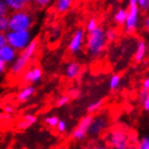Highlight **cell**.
<instances>
[{
  "label": "cell",
  "instance_id": "f35d334b",
  "mask_svg": "<svg viewBox=\"0 0 149 149\" xmlns=\"http://www.w3.org/2000/svg\"><path fill=\"white\" fill-rule=\"evenodd\" d=\"M144 25H145V27H146V29L149 28V18H148V17H146V18L145 19V21H144Z\"/></svg>",
  "mask_w": 149,
  "mask_h": 149
},
{
  "label": "cell",
  "instance_id": "d4e9b609",
  "mask_svg": "<svg viewBox=\"0 0 149 149\" xmlns=\"http://www.w3.org/2000/svg\"><path fill=\"white\" fill-rule=\"evenodd\" d=\"M105 34H106L107 41L113 42L118 38V33L115 29H113V28H110L108 31H106L105 32Z\"/></svg>",
  "mask_w": 149,
  "mask_h": 149
},
{
  "label": "cell",
  "instance_id": "4dcf8cb0",
  "mask_svg": "<svg viewBox=\"0 0 149 149\" xmlns=\"http://www.w3.org/2000/svg\"><path fill=\"white\" fill-rule=\"evenodd\" d=\"M33 1L39 7H46L52 3V0H33Z\"/></svg>",
  "mask_w": 149,
  "mask_h": 149
},
{
  "label": "cell",
  "instance_id": "ffe728a7",
  "mask_svg": "<svg viewBox=\"0 0 149 149\" xmlns=\"http://www.w3.org/2000/svg\"><path fill=\"white\" fill-rule=\"evenodd\" d=\"M102 104H103V100H98L97 101L91 103L89 106H88V109H87L88 113L92 114V113L96 112L99 109H100V107L102 106Z\"/></svg>",
  "mask_w": 149,
  "mask_h": 149
},
{
  "label": "cell",
  "instance_id": "277c9868",
  "mask_svg": "<svg viewBox=\"0 0 149 149\" xmlns=\"http://www.w3.org/2000/svg\"><path fill=\"white\" fill-rule=\"evenodd\" d=\"M6 42L17 52L23 51L32 41V33L29 30L11 31L6 33Z\"/></svg>",
  "mask_w": 149,
  "mask_h": 149
},
{
  "label": "cell",
  "instance_id": "484cf974",
  "mask_svg": "<svg viewBox=\"0 0 149 149\" xmlns=\"http://www.w3.org/2000/svg\"><path fill=\"white\" fill-rule=\"evenodd\" d=\"M9 11L10 10L8 9V7L6 5L4 0H0V17L8 15V13H9Z\"/></svg>",
  "mask_w": 149,
  "mask_h": 149
},
{
  "label": "cell",
  "instance_id": "7402d4cb",
  "mask_svg": "<svg viewBox=\"0 0 149 149\" xmlns=\"http://www.w3.org/2000/svg\"><path fill=\"white\" fill-rule=\"evenodd\" d=\"M58 121H59V118L56 116L46 117L45 118V123L50 127H55L58 123Z\"/></svg>",
  "mask_w": 149,
  "mask_h": 149
},
{
  "label": "cell",
  "instance_id": "8992f818",
  "mask_svg": "<svg viewBox=\"0 0 149 149\" xmlns=\"http://www.w3.org/2000/svg\"><path fill=\"white\" fill-rule=\"evenodd\" d=\"M109 144L116 149H126L128 147V137L123 130H113L109 133Z\"/></svg>",
  "mask_w": 149,
  "mask_h": 149
},
{
  "label": "cell",
  "instance_id": "d590c367",
  "mask_svg": "<svg viewBox=\"0 0 149 149\" xmlns=\"http://www.w3.org/2000/svg\"><path fill=\"white\" fill-rule=\"evenodd\" d=\"M142 90L144 91H149V79L146 78L143 81V83H142Z\"/></svg>",
  "mask_w": 149,
  "mask_h": 149
},
{
  "label": "cell",
  "instance_id": "e0dca14e",
  "mask_svg": "<svg viewBox=\"0 0 149 149\" xmlns=\"http://www.w3.org/2000/svg\"><path fill=\"white\" fill-rule=\"evenodd\" d=\"M4 1L7 6L8 9L13 12L24 9V7L26 6V4L24 3L22 0H4Z\"/></svg>",
  "mask_w": 149,
  "mask_h": 149
},
{
  "label": "cell",
  "instance_id": "52a82bcc",
  "mask_svg": "<svg viewBox=\"0 0 149 149\" xmlns=\"http://www.w3.org/2000/svg\"><path fill=\"white\" fill-rule=\"evenodd\" d=\"M93 118L92 114H88L87 116H84L81 120L80 123L78 124L77 127L73 130L72 132V138L76 141H81L83 140L88 133V129L91 123Z\"/></svg>",
  "mask_w": 149,
  "mask_h": 149
},
{
  "label": "cell",
  "instance_id": "f1b7e54d",
  "mask_svg": "<svg viewBox=\"0 0 149 149\" xmlns=\"http://www.w3.org/2000/svg\"><path fill=\"white\" fill-rule=\"evenodd\" d=\"M137 6L140 10L146 12L149 8V0H137Z\"/></svg>",
  "mask_w": 149,
  "mask_h": 149
},
{
  "label": "cell",
  "instance_id": "ba28073f",
  "mask_svg": "<svg viewBox=\"0 0 149 149\" xmlns=\"http://www.w3.org/2000/svg\"><path fill=\"white\" fill-rule=\"evenodd\" d=\"M108 125V119L104 116H98L92 118L91 123L88 129L87 135L91 136H98L101 134L102 131L106 128Z\"/></svg>",
  "mask_w": 149,
  "mask_h": 149
},
{
  "label": "cell",
  "instance_id": "7a4b0ae2",
  "mask_svg": "<svg viewBox=\"0 0 149 149\" xmlns=\"http://www.w3.org/2000/svg\"><path fill=\"white\" fill-rule=\"evenodd\" d=\"M107 43L105 30L98 26L97 28L89 33L86 39V49L91 57H97L101 54Z\"/></svg>",
  "mask_w": 149,
  "mask_h": 149
},
{
  "label": "cell",
  "instance_id": "d6986e66",
  "mask_svg": "<svg viewBox=\"0 0 149 149\" xmlns=\"http://www.w3.org/2000/svg\"><path fill=\"white\" fill-rule=\"evenodd\" d=\"M120 82H121V78H120V76L118 74L112 75L110 77V79H109V89L111 91H116L118 88L119 87Z\"/></svg>",
  "mask_w": 149,
  "mask_h": 149
},
{
  "label": "cell",
  "instance_id": "8d00e7d4",
  "mask_svg": "<svg viewBox=\"0 0 149 149\" xmlns=\"http://www.w3.org/2000/svg\"><path fill=\"white\" fill-rule=\"evenodd\" d=\"M142 105H143V108L146 111H149V97H147L146 99H145L142 101Z\"/></svg>",
  "mask_w": 149,
  "mask_h": 149
},
{
  "label": "cell",
  "instance_id": "30bf717a",
  "mask_svg": "<svg viewBox=\"0 0 149 149\" xmlns=\"http://www.w3.org/2000/svg\"><path fill=\"white\" fill-rule=\"evenodd\" d=\"M42 71L38 66H33L24 73L23 80L26 84H34L42 80Z\"/></svg>",
  "mask_w": 149,
  "mask_h": 149
},
{
  "label": "cell",
  "instance_id": "8fae6325",
  "mask_svg": "<svg viewBox=\"0 0 149 149\" xmlns=\"http://www.w3.org/2000/svg\"><path fill=\"white\" fill-rule=\"evenodd\" d=\"M18 55V52L8 43L0 48V59L6 63L11 64Z\"/></svg>",
  "mask_w": 149,
  "mask_h": 149
},
{
  "label": "cell",
  "instance_id": "ab89813d",
  "mask_svg": "<svg viewBox=\"0 0 149 149\" xmlns=\"http://www.w3.org/2000/svg\"><path fill=\"white\" fill-rule=\"evenodd\" d=\"M136 4L137 5V0H129V5Z\"/></svg>",
  "mask_w": 149,
  "mask_h": 149
},
{
  "label": "cell",
  "instance_id": "60d3db41",
  "mask_svg": "<svg viewBox=\"0 0 149 149\" xmlns=\"http://www.w3.org/2000/svg\"><path fill=\"white\" fill-rule=\"evenodd\" d=\"M22 1H23L24 3H25V4H29V3L33 2V0H22Z\"/></svg>",
  "mask_w": 149,
  "mask_h": 149
},
{
  "label": "cell",
  "instance_id": "1f68e13d",
  "mask_svg": "<svg viewBox=\"0 0 149 149\" xmlns=\"http://www.w3.org/2000/svg\"><path fill=\"white\" fill-rule=\"evenodd\" d=\"M7 42H6V33L0 32V48L2 46H4L5 45H6Z\"/></svg>",
  "mask_w": 149,
  "mask_h": 149
},
{
  "label": "cell",
  "instance_id": "f546056e",
  "mask_svg": "<svg viewBox=\"0 0 149 149\" xmlns=\"http://www.w3.org/2000/svg\"><path fill=\"white\" fill-rule=\"evenodd\" d=\"M138 148L140 149H149V138L148 136H144L140 140L138 144Z\"/></svg>",
  "mask_w": 149,
  "mask_h": 149
},
{
  "label": "cell",
  "instance_id": "9c48e42d",
  "mask_svg": "<svg viewBox=\"0 0 149 149\" xmlns=\"http://www.w3.org/2000/svg\"><path fill=\"white\" fill-rule=\"evenodd\" d=\"M84 39H85V32H84V30L81 29V28L78 29L73 33L71 41H70V42H69V51L73 54L80 52L82 46H83Z\"/></svg>",
  "mask_w": 149,
  "mask_h": 149
},
{
  "label": "cell",
  "instance_id": "5b68a950",
  "mask_svg": "<svg viewBox=\"0 0 149 149\" xmlns=\"http://www.w3.org/2000/svg\"><path fill=\"white\" fill-rule=\"evenodd\" d=\"M140 8L136 4L129 5L127 18L124 23L125 26V32L127 34L133 33L138 26L139 24V18H140Z\"/></svg>",
  "mask_w": 149,
  "mask_h": 149
},
{
  "label": "cell",
  "instance_id": "cb8c5ba5",
  "mask_svg": "<svg viewBox=\"0 0 149 149\" xmlns=\"http://www.w3.org/2000/svg\"><path fill=\"white\" fill-rule=\"evenodd\" d=\"M60 36H61V28L59 27V26L56 25V26H54V27H52L51 33H50L51 40L55 41L58 38H60Z\"/></svg>",
  "mask_w": 149,
  "mask_h": 149
},
{
  "label": "cell",
  "instance_id": "4fadbf2b",
  "mask_svg": "<svg viewBox=\"0 0 149 149\" xmlns=\"http://www.w3.org/2000/svg\"><path fill=\"white\" fill-rule=\"evenodd\" d=\"M146 52H147V47H146V43L145 42V41H139L137 43L135 55H134L135 62L137 63L144 62L146 55Z\"/></svg>",
  "mask_w": 149,
  "mask_h": 149
},
{
  "label": "cell",
  "instance_id": "9a60e30c",
  "mask_svg": "<svg viewBox=\"0 0 149 149\" xmlns=\"http://www.w3.org/2000/svg\"><path fill=\"white\" fill-rule=\"evenodd\" d=\"M37 120V118L34 116V115H32V114H27V115H25L24 119L21 120L17 127L20 129H25V128H28L30 127L31 126H33L34 123L36 122Z\"/></svg>",
  "mask_w": 149,
  "mask_h": 149
},
{
  "label": "cell",
  "instance_id": "3957f363",
  "mask_svg": "<svg viewBox=\"0 0 149 149\" xmlns=\"http://www.w3.org/2000/svg\"><path fill=\"white\" fill-rule=\"evenodd\" d=\"M9 30L11 31H22L29 30L33 24V17L32 14L24 9L14 11L9 16Z\"/></svg>",
  "mask_w": 149,
  "mask_h": 149
},
{
  "label": "cell",
  "instance_id": "6da1fadb",
  "mask_svg": "<svg viewBox=\"0 0 149 149\" xmlns=\"http://www.w3.org/2000/svg\"><path fill=\"white\" fill-rule=\"evenodd\" d=\"M39 42L37 39H32L29 45L26 46L23 51H21V54L17 55L16 59L11 63L10 72L15 76H18L22 74L27 66L30 59L34 55L38 49Z\"/></svg>",
  "mask_w": 149,
  "mask_h": 149
},
{
  "label": "cell",
  "instance_id": "2e32d148",
  "mask_svg": "<svg viewBox=\"0 0 149 149\" xmlns=\"http://www.w3.org/2000/svg\"><path fill=\"white\" fill-rule=\"evenodd\" d=\"M73 0H56L55 9L57 12L63 14L67 12L72 5Z\"/></svg>",
  "mask_w": 149,
  "mask_h": 149
},
{
  "label": "cell",
  "instance_id": "d6a6232c",
  "mask_svg": "<svg viewBox=\"0 0 149 149\" xmlns=\"http://www.w3.org/2000/svg\"><path fill=\"white\" fill-rule=\"evenodd\" d=\"M6 69H7V64L4 62V61L0 59V75L4 74L6 71Z\"/></svg>",
  "mask_w": 149,
  "mask_h": 149
},
{
  "label": "cell",
  "instance_id": "836d02e7",
  "mask_svg": "<svg viewBox=\"0 0 149 149\" xmlns=\"http://www.w3.org/2000/svg\"><path fill=\"white\" fill-rule=\"evenodd\" d=\"M147 97H149V92H148V91H144V90H142L141 91H140L139 99H140V100H141V102H142L145 99H146Z\"/></svg>",
  "mask_w": 149,
  "mask_h": 149
},
{
  "label": "cell",
  "instance_id": "7bdbcfd3",
  "mask_svg": "<svg viewBox=\"0 0 149 149\" xmlns=\"http://www.w3.org/2000/svg\"><path fill=\"white\" fill-rule=\"evenodd\" d=\"M54 1H56V0H54Z\"/></svg>",
  "mask_w": 149,
  "mask_h": 149
},
{
  "label": "cell",
  "instance_id": "7c38bea8",
  "mask_svg": "<svg viewBox=\"0 0 149 149\" xmlns=\"http://www.w3.org/2000/svg\"><path fill=\"white\" fill-rule=\"evenodd\" d=\"M36 88L32 84H27L17 94V100L19 102H26L36 94Z\"/></svg>",
  "mask_w": 149,
  "mask_h": 149
},
{
  "label": "cell",
  "instance_id": "44dd1931",
  "mask_svg": "<svg viewBox=\"0 0 149 149\" xmlns=\"http://www.w3.org/2000/svg\"><path fill=\"white\" fill-rule=\"evenodd\" d=\"M9 31V21H8V16L0 17V32L6 33Z\"/></svg>",
  "mask_w": 149,
  "mask_h": 149
},
{
  "label": "cell",
  "instance_id": "603a6c76",
  "mask_svg": "<svg viewBox=\"0 0 149 149\" xmlns=\"http://www.w3.org/2000/svg\"><path fill=\"white\" fill-rule=\"evenodd\" d=\"M98 26H99V24H98L97 19H96L95 17H92V18H91L89 21H88L87 25H86V30L88 33H90V32H91L94 29L97 28Z\"/></svg>",
  "mask_w": 149,
  "mask_h": 149
},
{
  "label": "cell",
  "instance_id": "83f0119b",
  "mask_svg": "<svg viewBox=\"0 0 149 149\" xmlns=\"http://www.w3.org/2000/svg\"><path fill=\"white\" fill-rule=\"evenodd\" d=\"M69 101H70V96H68V95H63V96H62V97H60L59 99H58V100H57V106L58 107H63V106H65L66 104H68L69 103Z\"/></svg>",
  "mask_w": 149,
  "mask_h": 149
},
{
  "label": "cell",
  "instance_id": "ac0fdd59",
  "mask_svg": "<svg viewBox=\"0 0 149 149\" xmlns=\"http://www.w3.org/2000/svg\"><path fill=\"white\" fill-rule=\"evenodd\" d=\"M127 10L124 9V8H119V9L116 12L115 15H114V20L115 22L119 24V25H123L126 18H127Z\"/></svg>",
  "mask_w": 149,
  "mask_h": 149
},
{
  "label": "cell",
  "instance_id": "4316f807",
  "mask_svg": "<svg viewBox=\"0 0 149 149\" xmlns=\"http://www.w3.org/2000/svg\"><path fill=\"white\" fill-rule=\"evenodd\" d=\"M55 127L57 128V131L59 133H65L66 130H67V123L64 120H60L59 119Z\"/></svg>",
  "mask_w": 149,
  "mask_h": 149
},
{
  "label": "cell",
  "instance_id": "e575fe53",
  "mask_svg": "<svg viewBox=\"0 0 149 149\" xmlns=\"http://www.w3.org/2000/svg\"><path fill=\"white\" fill-rule=\"evenodd\" d=\"M4 112L6 114H13L15 112V108L13 106H10V105H6V106L4 108Z\"/></svg>",
  "mask_w": 149,
  "mask_h": 149
},
{
  "label": "cell",
  "instance_id": "5bb4252c",
  "mask_svg": "<svg viewBox=\"0 0 149 149\" xmlns=\"http://www.w3.org/2000/svg\"><path fill=\"white\" fill-rule=\"evenodd\" d=\"M81 72V65L77 62H72L68 63L65 69V76L70 79V80H72L75 79Z\"/></svg>",
  "mask_w": 149,
  "mask_h": 149
},
{
  "label": "cell",
  "instance_id": "b9f144b4",
  "mask_svg": "<svg viewBox=\"0 0 149 149\" xmlns=\"http://www.w3.org/2000/svg\"><path fill=\"white\" fill-rule=\"evenodd\" d=\"M0 109H2V103H1V101H0Z\"/></svg>",
  "mask_w": 149,
  "mask_h": 149
},
{
  "label": "cell",
  "instance_id": "74e56055",
  "mask_svg": "<svg viewBox=\"0 0 149 149\" xmlns=\"http://www.w3.org/2000/svg\"><path fill=\"white\" fill-rule=\"evenodd\" d=\"M80 95V91H79L78 90L76 89H73L72 91H70V98H77L78 96Z\"/></svg>",
  "mask_w": 149,
  "mask_h": 149
}]
</instances>
